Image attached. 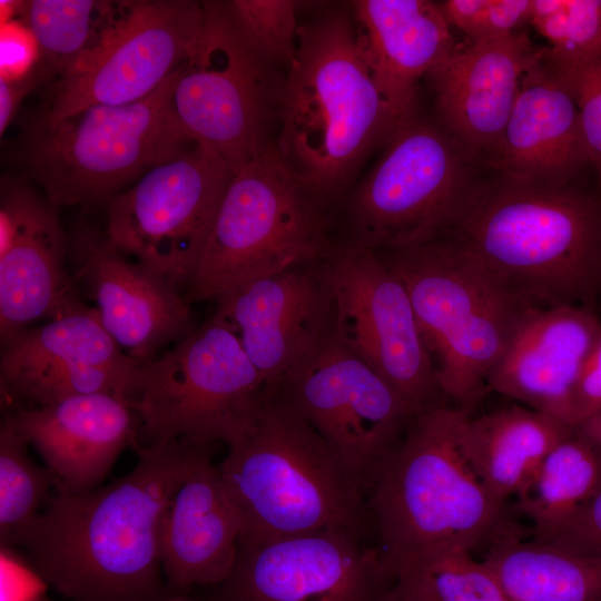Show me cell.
<instances>
[{"mask_svg": "<svg viewBox=\"0 0 601 601\" xmlns=\"http://www.w3.org/2000/svg\"><path fill=\"white\" fill-rule=\"evenodd\" d=\"M183 441L138 445L124 476L58 493L21 545L35 573L70 601H148L166 595L160 528L200 451Z\"/></svg>", "mask_w": 601, "mask_h": 601, "instance_id": "obj_1", "label": "cell"}, {"mask_svg": "<svg viewBox=\"0 0 601 601\" xmlns=\"http://www.w3.org/2000/svg\"><path fill=\"white\" fill-rule=\"evenodd\" d=\"M442 237L529 307L588 306L601 292V199L573 184L481 179Z\"/></svg>", "mask_w": 601, "mask_h": 601, "instance_id": "obj_2", "label": "cell"}, {"mask_svg": "<svg viewBox=\"0 0 601 601\" xmlns=\"http://www.w3.org/2000/svg\"><path fill=\"white\" fill-rule=\"evenodd\" d=\"M279 99L276 150L321 204L400 127L358 39L353 14L327 13L299 26Z\"/></svg>", "mask_w": 601, "mask_h": 601, "instance_id": "obj_3", "label": "cell"}, {"mask_svg": "<svg viewBox=\"0 0 601 601\" xmlns=\"http://www.w3.org/2000/svg\"><path fill=\"white\" fill-rule=\"evenodd\" d=\"M218 470L242 538L358 531L362 483L315 428L265 388Z\"/></svg>", "mask_w": 601, "mask_h": 601, "instance_id": "obj_4", "label": "cell"}, {"mask_svg": "<svg viewBox=\"0 0 601 601\" xmlns=\"http://www.w3.org/2000/svg\"><path fill=\"white\" fill-rule=\"evenodd\" d=\"M465 406L412 417L373 480L371 505L384 565L431 549L472 552L496 532L503 505L486 491L463 447Z\"/></svg>", "mask_w": 601, "mask_h": 601, "instance_id": "obj_5", "label": "cell"}, {"mask_svg": "<svg viewBox=\"0 0 601 601\" xmlns=\"http://www.w3.org/2000/svg\"><path fill=\"white\" fill-rule=\"evenodd\" d=\"M377 253L410 295L443 395L471 403L530 307L446 237Z\"/></svg>", "mask_w": 601, "mask_h": 601, "instance_id": "obj_6", "label": "cell"}, {"mask_svg": "<svg viewBox=\"0 0 601 601\" xmlns=\"http://www.w3.org/2000/svg\"><path fill=\"white\" fill-rule=\"evenodd\" d=\"M179 68L138 101L95 105L56 121L40 118L27 129V169L53 206L110 201L194 144L173 109Z\"/></svg>", "mask_w": 601, "mask_h": 601, "instance_id": "obj_7", "label": "cell"}, {"mask_svg": "<svg viewBox=\"0 0 601 601\" xmlns=\"http://www.w3.org/2000/svg\"><path fill=\"white\" fill-rule=\"evenodd\" d=\"M332 248L319 203L272 142L235 171L185 297L216 300L247 282L319 263Z\"/></svg>", "mask_w": 601, "mask_h": 601, "instance_id": "obj_8", "label": "cell"}, {"mask_svg": "<svg viewBox=\"0 0 601 601\" xmlns=\"http://www.w3.org/2000/svg\"><path fill=\"white\" fill-rule=\"evenodd\" d=\"M481 165L477 152L416 114L393 132L352 197L351 243L385 252L442 237L480 183Z\"/></svg>", "mask_w": 601, "mask_h": 601, "instance_id": "obj_9", "label": "cell"}, {"mask_svg": "<svg viewBox=\"0 0 601 601\" xmlns=\"http://www.w3.org/2000/svg\"><path fill=\"white\" fill-rule=\"evenodd\" d=\"M140 371L134 405L147 444H229L266 388L231 327L215 313L169 351L140 362Z\"/></svg>", "mask_w": 601, "mask_h": 601, "instance_id": "obj_10", "label": "cell"}, {"mask_svg": "<svg viewBox=\"0 0 601 601\" xmlns=\"http://www.w3.org/2000/svg\"><path fill=\"white\" fill-rule=\"evenodd\" d=\"M204 26L180 66L173 109L187 138L236 171L273 141L267 138L282 86L243 40L220 1L204 2Z\"/></svg>", "mask_w": 601, "mask_h": 601, "instance_id": "obj_11", "label": "cell"}, {"mask_svg": "<svg viewBox=\"0 0 601 601\" xmlns=\"http://www.w3.org/2000/svg\"><path fill=\"white\" fill-rule=\"evenodd\" d=\"M235 170L193 144L108 201V240L181 293L188 288Z\"/></svg>", "mask_w": 601, "mask_h": 601, "instance_id": "obj_12", "label": "cell"}, {"mask_svg": "<svg viewBox=\"0 0 601 601\" xmlns=\"http://www.w3.org/2000/svg\"><path fill=\"white\" fill-rule=\"evenodd\" d=\"M336 335L416 414L443 395L402 279L371 248L347 243L323 260Z\"/></svg>", "mask_w": 601, "mask_h": 601, "instance_id": "obj_13", "label": "cell"}, {"mask_svg": "<svg viewBox=\"0 0 601 601\" xmlns=\"http://www.w3.org/2000/svg\"><path fill=\"white\" fill-rule=\"evenodd\" d=\"M338 454L363 484L374 480L415 413L332 328L273 388Z\"/></svg>", "mask_w": 601, "mask_h": 601, "instance_id": "obj_14", "label": "cell"}, {"mask_svg": "<svg viewBox=\"0 0 601 601\" xmlns=\"http://www.w3.org/2000/svg\"><path fill=\"white\" fill-rule=\"evenodd\" d=\"M204 18V2L127 1L109 38L53 83L41 118L56 121L90 106L147 97L194 52Z\"/></svg>", "mask_w": 601, "mask_h": 601, "instance_id": "obj_15", "label": "cell"}, {"mask_svg": "<svg viewBox=\"0 0 601 601\" xmlns=\"http://www.w3.org/2000/svg\"><path fill=\"white\" fill-rule=\"evenodd\" d=\"M378 550L359 532L240 538L218 601H377L387 583Z\"/></svg>", "mask_w": 601, "mask_h": 601, "instance_id": "obj_16", "label": "cell"}, {"mask_svg": "<svg viewBox=\"0 0 601 601\" xmlns=\"http://www.w3.org/2000/svg\"><path fill=\"white\" fill-rule=\"evenodd\" d=\"M1 390L33 406L108 393L136 400L140 362L102 326L96 308L81 305L1 343Z\"/></svg>", "mask_w": 601, "mask_h": 601, "instance_id": "obj_17", "label": "cell"}, {"mask_svg": "<svg viewBox=\"0 0 601 601\" xmlns=\"http://www.w3.org/2000/svg\"><path fill=\"white\" fill-rule=\"evenodd\" d=\"M71 255L73 282L97 304L100 322L118 346L144 362L191 331L189 302L160 275L117 249L105 233L78 225Z\"/></svg>", "mask_w": 601, "mask_h": 601, "instance_id": "obj_18", "label": "cell"}, {"mask_svg": "<svg viewBox=\"0 0 601 601\" xmlns=\"http://www.w3.org/2000/svg\"><path fill=\"white\" fill-rule=\"evenodd\" d=\"M215 314L273 388L332 328L334 297L323 260L242 284L216 299Z\"/></svg>", "mask_w": 601, "mask_h": 601, "instance_id": "obj_19", "label": "cell"}, {"mask_svg": "<svg viewBox=\"0 0 601 601\" xmlns=\"http://www.w3.org/2000/svg\"><path fill=\"white\" fill-rule=\"evenodd\" d=\"M6 415L41 456L58 493L99 486L120 453L139 445L134 400L115 394L75 395Z\"/></svg>", "mask_w": 601, "mask_h": 601, "instance_id": "obj_20", "label": "cell"}, {"mask_svg": "<svg viewBox=\"0 0 601 601\" xmlns=\"http://www.w3.org/2000/svg\"><path fill=\"white\" fill-rule=\"evenodd\" d=\"M526 32L456 45L427 76L436 121L484 162L500 144L528 71L540 60Z\"/></svg>", "mask_w": 601, "mask_h": 601, "instance_id": "obj_21", "label": "cell"}, {"mask_svg": "<svg viewBox=\"0 0 601 601\" xmlns=\"http://www.w3.org/2000/svg\"><path fill=\"white\" fill-rule=\"evenodd\" d=\"M600 335L601 321L588 306L530 307L486 383L572 427L574 388Z\"/></svg>", "mask_w": 601, "mask_h": 601, "instance_id": "obj_22", "label": "cell"}, {"mask_svg": "<svg viewBox=\"0 0 601 601\" xmlns=\"http://www.w3.org/2000/svg\"><path fill=\"white\" fill-rule=\"evenodd\" d=\"M589 164L577 101L543 48L521 83L500 144L485 166L513 180L568 185Z\"/></svg>", "mask_w": 601, "mask_h": 601, "instance_id": "obj_23", "label": "cell"}, {"mask_svg": "<svg viewBox=\"0 0 601 601\" xmlns=\"http://www.w3.org/2000/svg\"><path fill=\"white\" fill-rule=\"evenodd\" d=\"M243 522L208 449L200 451L176 490L160 528L166 585L184 594L194 585H220L235 564Z\"/></svg>", "mask_w": 601, "mask_h": 601, "instance_id": "obj_24", "label": "cell"}, {"mask_svg": "<svg viewBox=\"0 0 601 601\" xmlns=\"http://www.w3.org/2000/svg\"><path fill=\"white\" fill-rule=\"evenodd\" d=\"M353 19L374 79L398 125L416 115L418 81L456 47L439 2L357 0Z\"/></svg>", "mask_w": 601, "mask_h": 601, "instance_id": "obj_25", "label": "cell"}, {"mask_svg": "<svg viewBox=\"0 0 601 601\" xmlns=\"http://www.w3.org/2000/svg\"><path fill=\"white\" fill-rule=\"evenodd\" d=\"M68 244L49 200L0 255L1 343L41 318H56L82 304L66 268Z\"/></svg>", "mask_w": 601, "mask_h": 601, "instance_id": "obj_26", "label": "cell"}, {"mask_svg": "<svg viewBox=\"0 0 601 601\" xmlns=\"http://www.w3.org/2000/svg\"><path fill=\"white\" fill-rule=\"evenodd\" d=\"M574 428L526 406L469 417L463 447L489 494L501 505L515 496L543 459Z\"/></svg>", "mask_w": 601, "mask_h": 601, "instance_id": "obj_27", "label": "cell"}, {"mask_svg": "<svg viewBox=\"0 0 601 601\" xmlns=\"http://www.w3.org/2000/svg\"><path fill=\"white\" fill-rule=\"evenodd\" d=\"M483 561L509 601H601V559L504 534Z\"/></svg>", "mask_w": 601, "mask_h": 601, "instance_id": "obj_28", "label": "cell"}, {"mask_svg": "<svg viewBox=\"0 0 601 601\" xmlns=\"http://www.w3.org/2000/svg\"><path fill=\"white\" fill-rule=\"evenodd\" d=\"M601 487V449L574 433L559 443L515 495L533 539L564 524Z\"/></svg>", "mask_w": 601, "mask_h": 601, "instance_id": "obj_29", "label": "cell"}, {"mask_svg": "<svg viewBox=\"0 0 601 601\" xmlns=\"http://www.w3.org/2000/svg\"><path fill=\"white\" fill-rule=\"evenodd\" d=\"M127 1H22L20 21L33 35L49 70L63 77L88 59L112 33Z\"/></svg>", "mask_w": 601, "mask_h": 601, "instance_id": "obj_30", "label": "cell"}, {"mask_svg": "<svg viewBox=\"0 0 601 601\" xmlns=\"http://www.w3.org/2000/svg\"><path fill=\"white\" fill-rule=\"evenodd\" d=\"M377 601H509L484 561L457 549H431L387 565Z\"/></svg>", "mask_w": 601, "mask_h": 601, "instance_id": "obj_31", "label": "cell"}, {"mask_svg": "<svg viewBox=\"0 0 601 601\" xmlns=\"http://www.w3.org/2000/svg\"><path fill=\"white\" fill-rule=\"evenodd\" d=\"M29 444L6 415L0 428V542L21 545L23 538L49 502L50 473L35 463Z\"/></svg>", "mask_w": 601, "mask_h": 601, "instance_id": "obj_32", "label": "cell"}, {"mask_svg": "<svg viewBox=\"0 0 601 601\" xmlns=\"http://www.w3.org/2000/svg\"><path fill=\"white\" fill-rule=\"evenodd\" d=\"M530 24L546 40L544 56L554 67L601 56V0H533Z\"/></svg>", "mask_w": 601, "mask_h": 601, "instance_id": "obj_33", "label": "cell"}, {"mask_svg": "<svg viewBox=\"0 0 601 601\" xmlns=\"http://www.w3.org/2000/svg\"><path fill=\"white\" fill-rule=\"evenodd\" d=\"M227 12L246 45L270 66L290 67L299 26L290 0H233Z\"/></svg>", "mask_w": 601, "mask_h": 601, "instance_id": "obj_34", "label": "cell"}, {"mask_svg": "<svg viewBox=\"0 0 601 601\" xmlns=\"http://www.w3.org/2000/svg\"><path fill=\"white\" fill-rule=\"evenodd\" d=\"M533 0H445L439 6L450 27L467 42L508 37L530 24Z\"/></svg>", "mask_w": 601, "mask_h": 601, "instance_id": "obj_35", "label": "cell"}, {"mask_svg": "<svg viewBox=\"0 0 601 601\" xmlns=\"http://www.w3.org/2000/svg\"><path fill=\"white\" fill-rule=\"evenodd\" d=\"M552 67L574 96L590 165L601 179V56L574 67L558 68L553 65Z\"/></svg>", "mask_w": 601, "mask_h": 601, "instance_id": "obj_36", "label": "cell"}, {"mask_svg": "<svg viewBox=\"0 0 601 601\" xmlns=\"http://www.w3.org/2000/svg\"><path fill=\"white\" fill-rule=\"evenodd\" d=\"M534 540L585 558L601 559V487L559 529Z\"/></svg>", "mask_w": 601, "mask_h": 601, "instance_id": "obj_37", "label": "cell"}, {"mask_svg": "<svg viewBox=\"0 0 601 601\" xmlns=\"http://www.w3.org/2000/svg\"><path fill=\"white\" fill-rule=\"evenodd\" d=\"M0 39V79L21 80L37 72L39 47L23 22L1 23Z\"/></svg>", "mask_w": 601, "mask_h": 601, "instance_id": "obj_38", "label": "cell"}, {"mask_svg": "<svg viewBox=\"0 0 601 601\" xmlns=\"http://www.w3.org/2000/svg\"><path fill=\"white\" fill-rule=\"evenodd\" d=\"M601 412V335L587 358L578 378L571 410V425L579 424Z\"/></svg>", "mask_w": 601, "mask_h": 601, "instance_id": "obj_39", "label": "cell"}, {"mask_svg": "<svg viewBox=\"0 0 601 601\" xmlns=\"http://www.w3.org/2000/svg\"><path fill=\"white\" fill-rule=\"evenodd\" d=\"M37 72L21 80L0 79V132L12 121L23 97L37 82Z\"/></svg>", "mask_w": 601, "mask_h": 601, "instance_id": "obj_40", "label": "cell"}, {"mask_svg": "<svg viewBox=\"0 0 601 601\" xmlns=\"http://www.w3.org/2000/svg\"><path fill=\"white\" fill-rule=\"evenodd\" d=\"M574 430L601 449V412L585 420Z\"/></svg>", "mask_w": 601, "mask_h": 601, "instance_id": "obj_41", "label": "cell"}, {"mask_svg": "<svg viewBox=\"0 0 601 601\" xmlns=\"http://www.w3.org/2000/svg\"><path fill=\"white\" fill-rule=\"evenodd\" d=\"M148 601H197V600L186 595L185 593L184 594L170 593V594H166V595L155 598Z\"/></svg>", "mask_w": 601, "mask_h": 601, "instance_id": "obj_42", "label": "cell"}, {"mask_svg": "<svg viewBox=\"0 0 601 601\" xmlns=\"http://www.w3.org/2000/svg\"><path fill=\"white\" fill-rule=\"evenodd\" d=\"M29 601H53V600H51L45 593H41V594H38L37 597L30 599Z\"/></svg>", "mask_w": 601, "mask_h": 601, "instance_id": "obj_43", "label": "cell"}]
</instances>
